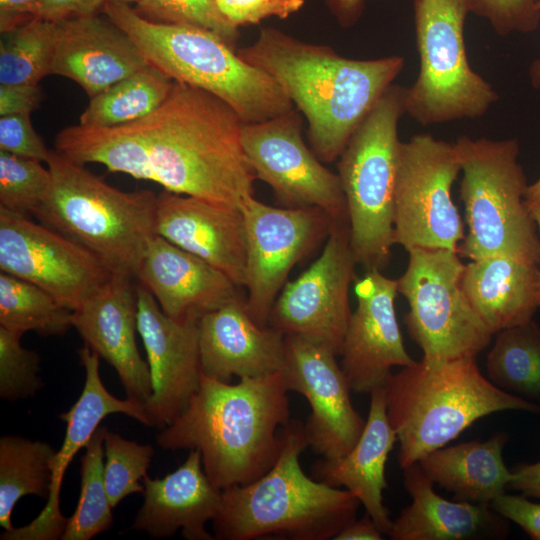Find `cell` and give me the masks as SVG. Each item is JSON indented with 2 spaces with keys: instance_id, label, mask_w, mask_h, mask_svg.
<instances>
[{
  "instance_id": "obj_44",
  "label": "cell",
  "mask_w": 540,
  "mask_h": 540,
  "mask_svg": "<svg viewBox=\"0 0 540 540\" xmlns=\"http://www.w3.org/2000/svg\"><path fill=\"white\" fill-rule=\"evenodd\" d=\"M490 506L508 521L521 527L533 540H540V503L524 495L502 494Z\"/></svg>"
},
{
  "instance_id": "obj_42",
  "label": "cell",
  "mask_w": 540,
  "mask_h": 540,
  "mask_svg": "<svg viewBox=\"0 0 540 540\" xmlns=\"http://www.w3.org/2000/svg\"><path fill=\"white\" fill-rule=\"evenodd\" d=\"M0 150L45 163L52 153L34 130L30 114L0 116Z\"/></svg>"
},
{
  "instance_id": "obj_27",
  "label": "cell",
  "mask_w": 540,
  "mask_h": 540,
  "mask_svg": "<svg viewBox=\"0 0 540 540\" xmlns=\"http://www.w3.org/2000/svg\"><path fill=\"white\" fill-rule=\"evenodd\" d=\"M403 470L404 486L412 502L392 520L388 533L391 539L481 540L508 536V520L490 505L441 497L418 462Z\"/></svg>"
},
{
  "instance_id": "obj_18",
  "label": "cell",
  "mask_w": 540,
  "mask_h": 540,
  "mask_svg": "<svg viewBox=\"0 0 540 540\" xmlns=\"http://www.w3.org/2000/svg\"><path fill=\"white\" fill-rule=\"evenodd\" d=\"M137 305V328L152 385L146 413L149 426L162 429L184 411L199 389V320L167 316L141 284L137 285Z\"/></svg>"
},
{
  "instance_id": "obj_39",
  "label": "cell",
  "mask_w": 540,
  "mask_h": 540,
  "mask_svg": "<svg viewBox=\"0 0 540 540\" xmlns=\"http://www.w3.org/2000/svg\"><path fill=\"white\" fill-rule=\"evenodd\" d=\"M134 9L150 21L211 31L233 49L240 37L239 28L222 14L216 0H138Z\"/></svg>"
},
{
  "instance_id": "obj_35",
  "label": "cell",
  "mask_w": 540,
  "mask_h": 540,
  "mask_svg": "<svg viewBox=\"0 0 540 540\" xmlns=\"http://www.w3.org/2000/svg\"><path fill=\"white\" fill-rule=\"evenodd\" d=\"M55 41V22L43 18L2 32L0 84L38 85L50 75Z\"/></svg>"
},
{
  "instance_id": "obj_34",
  "label": "cell",
  "mask_w": 540,
  "mask_h": 540,
  "mask_svg": "<svg viewBox=\"0 0 540 540\" xmlns=\"http://www.w3.org/2000/svg\"><path fill=\"white\" fill-rule=\"evenodd\" d=\"M73 312L39 286L0 271V326L21 335L62 336L73 327Z\"/></svg>"
},
{
  "instance_id": "obj_12",
  "label": "cell",
  "mask_w": 540,
  "mask_h": 540,
  "mask_svg": "<svg viewBox=\"0 0 540 540\" xmlns=\"http://www.w3.org/2000/svg\"><path fill=\"white\" fill-rule=\"evenodd\" d=\"M460 173L454 143L417 134L401 143L394 198V243L459 253L464 225L452 200Z\"/></svg>"
},
{
  "instance_id": "obj_47",
  "label": "cell",
  "mask_w": 540,
  "mask_h": 540,
  "mask_svg": "<svg viewBox=\"0 0 540 540\" xmlns=\"http://www.w3.org/2000/svg\"><path fill=\"white\" fill-rule=\"evenodd\" d=\"M42 0H0V31L15 29L39 18Z\"/></svg>"
},
{
  "instance_id": "obj_31",
  "label": "cell",
  "mask_w": 540,
  "mask_h": 540,
  "mask_svg": "<svg viewBox=\"0 0 540 540\" xmlns=\"http://www.w3.org/2000/svg\"><path fill=\"white\" fill-rule=\"evenodd\" d=\"M173 84L174 80L148 64L91 97L79 124L105 128L144 118L166 100Z\"/></svg>"
},
{
  "instance_id": "obj_10",
  "label": "cell",
  "mask_w": 540,
  "mask_h": 540,
  "mask_svg": "<svg viewBox=\"0 0 540 540\" xmlns=\"http://www.w3.org/2000/svg\"><path fill=\"white\" fill-rule=\"evenodd\" d=\"M468 0H414L420 67L405 89V112L423 126L483 116L499 99L469 64L464 27Z\"/></svg>"
},
{
  "instance_id": "obj_51",
  "label": "cell",
  "mask_w": 540,
  "mask_h": 540,
  "mask_svg": "<svg viewBox=\"0 0 540 540\" xmlns=\"http://www.w3.org/2000/svg\"><path fill=\"white\" fill-rule=\"evenodd\" d=\"M526 204L540 203V177L533 183L528 184L525 192Z\"/></svg>"
},
{
  "instance_id": "obj_15",
  "label": "cell",
  "mask_w": 540,
  "mask_h": 540,
  "mask_svg": "<svg viewBox=\"0 0 540 540\" xmlns=\"http://www.w3.org/2000/svg\"><path fill=\"white\" fill-rule=\"evenodd\" d=\"M245 222L247 310L268 326L271 309L292 267L327 237L334 221L316 207L278 208L254 195L239 205Z\"/></svg>"
},
{
  "instance_id": "obj_41",
  "label": "cell",
  "mask_w": 540,
  "mask_h": 540,
  "mask_svg": "<svg viewBox=\"0 0 540 540\" xmlns=\"http://www.w3.org/2000/svg\"><path fill=\"white\" fill-rule=\"evenodd\" d=\"M471 13L487 20L501 37L535 31L540 22L538 0H468Z\"/></svg>"
},
{
  "instance_id": "obj_38",
  "label": "cell",
  "mask_w": 540,
  "mask_h": 540,
  "mask_svg": "<svg viewBox=\"0 0 540 540\" xmlns=\"http://www.w3.org/2000/svg\"><path fill=\"white\" fill-rule=\"evenodd\" d=\"M154 448L139 444L107 430L104 439V479L111 506L116 507L132 493H143L140 484L147 475Z\"/></svg>"
},
{
  "instance_id": "obj_50",
  "label": "cell",
  "mask_w": 540,
  "mask_h": 540,
  "mask_svg": "<svg viewBox=\"0 0 540 540\" xmlns=\"http://www.w3.org/2000/svg\"><path fill=\"white\" fill-rule=\"evenodd\" d=\"M382 536L370 515L365 512L360 519L356 518L339 532L334 540H381Z\"/></svg>"
},
{
  "instance_id": "obj_33",
  "label": "cell",
  "mask_w": 540,
  "mask_h": 540,
  "mask_svg": "<svg viewBox=\"0 0 540 540\" xmlns=\"http://www.w3.org/2000/svg\"><path fill=\"white\" fill-rule=\"evenodd\" d=\"M55 454L43 441L12 435L0 438V525L5 531L14 528L11 514L22 497L48 499Z\"/></svg>"
},
{
  "instance_id": "obj_17",
  "label": "cell",
  "mask_w": 540,
  "mask_h": 540,
  "mask_svg": "<svg viewBox=\"0 0 540 540\" xmlns=\"http://www.w3.org/2000/svg\"><path fill=\"white\" fill-rule=\"evenodd\" d=\"M281 371L288 391L303 395L311 407L304 425L308 446L328 460L347 454L366 421L351 402L352 391L336 355L307 339L286 335Z\"/></svg>"
},
{
  "instance_id": "obj_36",
  "label": "cell",
  "mask_w": 540,
  "mask_h": 540,
  "mask_svg": "<svg viewBox=\"0 0 540 540\" xmlns=\"http://www.w3.org/2000/svg\"><path fill=\"white\" fill-rule=\"evenodd\" d=\"M108 428L99 426L81 458V491L77 507L68 518L61 540H89L113 523L104 479V439Z\"/></svg>"
},
{
  "instance_id": "obj_30",
  "label": "cell",
  "mask_w": 540,
  "mask_h": 540,
  "mask_svg": "<svg viewBox=\"0 0 540 540\" xmlns=\"http://www.w3.org/2000/svg\"><path fill=\"white\" fill-rule=\"evenodd\" d=\"M508 441L504 432L485 441L479 439L438 448L419 460L426 476L454 500L490 505L506 493L512 472L504 462Z\"/></svg>"
},
{
  "instance_id": "obj_3",
  "label": "cell",
  "mask_w": 540,
  "mask_h": 540,
  "mask_svg": "<svg viewBox=\"0 0 540 540\" xmlns=\"http://www.w3.org/2000/svg\"><path fill=\"white\" fill-rule=\"evenodd\" d=\"M288 392L282 371L236 384L202 374L198 391L157 434V443L165 450H199L206 476L221 491L248 484L279 457L278 428L291 421Z\"/></svg>"
},
{
  "instance_id": "obj_46",
  "label": "cell",
  "mask_w": 540,
  "mask_h": 540,
  "mask_svg": "<svg viewBox=\"0 0 540 540\" xmlns=\"http://www.w3.org/2000/svg\"><path fill=\"white\" fill-rule=\"evenodd\" d=\"M108 0H42L39 18L57 22L63 19L98 14Z\"/></svg>"
},
{
  "instance_id": "obj_29",
  "label": "cell",
  "mask_w": 540,
  "mask_h": 540,
  "mask_svg": "<svg viewBox=\"0 0 540 540\" xmlns=\"http://www.w3.org/2000/svg\"><path fill=\"white\" fill-rule=\"evenodd\" d=\"M463 288L480 318L497 332L533 319L540 309V267L508 256L465 264Z\"/></svg>"
},
{
  "instance_id": "obj_43",
  "label": "cell",
  "mask_w": 540,
  "mask_h": 540,
  "mask_svg": "<svg viewBox=\"0 0 540 540\" xmlns=\"http://www.w3.org/2000/svg\"><path fill=\"white\" fill-rule=\"evenodd\" d=\"M227 20L236 27L258 24L268 17L286 19L297 13L305 0H216Z\"/></svg>"
},
{
  "instance_id": "obj_20",
  "label": "cell",
  "mask_w": 540,
  "mask_h": 540,
  "mask_svg": "<svg viewBox=\"0 0 540 540\" xmlns=\"http://www.w3.org/2000/svg\"><path fill=\"white\" fill-rule=\"evenodd\" d=\"M85 370L80 397L69 411L59 415L67 423L64 441L52 460L49 497L42 512L28 525L1 534L3 540H55L63 535L68 518L60 510L63 477L75 454L89 442L100 422L109 414L123 413L149 426L145 403L121 400L104 386L99 373V355L86 344L78 351Z\"/></svg>"
},
{
  "instance_id": "obj_5",
  "label": "cell",
  "mask_w": 540,
  "mask_h": 540,
  "mask_svg": "<svg viewBox=\"0 0 540 540\" xmlns=\"http://www.w3.org/2000/svg\"><path fill=\"white\" fill-rule=\"evenodd\" d=\"M384 391L402 468L446 446L490 414L508 410L540 413V405L496 387L483 375L476 357L422 358L392 373Z\"/></svg>"
},
{
  "instance_id": "obj_16",
  "label": "cell",
  "mask_w": 540,
  "mask_h": 540,
  "mask_svg": "<svg viewBox=\"0 0 540 540\" xmlns=\"http://www.w3.org/2000/svg\"><path fill=\"white\" fill-rule=\"evenodd\" d=\"M0 271L77 310L114 274L90 251L27 216L0 208Z\"/></svg>"
},
{
  "instance_id": "obj_37",
  "label": "cell",
  "mask_w": 540,
  "mask_h": 540,
  "mask_svg": "<svg viewBox=\"0 0 540 540\" xmlns=\"http://www.w3.org/2000/svg\"><path fill=\"white\" fill-rule=\"evenodd\" d=\"M51 173L41 161L0 150V208L34 215L47 196Z\"/></svg>"
},
{
  "instance_id": "obj_13",
  "label": "cell",
  "mask_w": 540,
  "mask_h": 540,
  "mask_svg": "<svg viewBox=\"0 0 540 540\" xmlns=\"http://www.w3.org/2000/svg\"><path fill=\"white\" fill-rule=\"evenodd\" d=\"M357 264L348 222H335L320 256L277 297L268 325L341 354L351 310L349 287Z\"/></svg>"
},
{
  "instance_id": "obj_52",
  "label": "cell",
  "mask_w": 540,
  "mask_h": 540,
  "mask_svg": "<svg viewBox=\"0 0 540 540\" xmlns=\"http://www.w3.org/2000/svg\"><path fill=\"white\" fill-rule=\"evenodd\" d=\"M538 8L540 9V0H538ZM528 74L532 87L540 90V58L532 62Z\"/></svg>"
},
{
  "instance_id": "obj_21",
  "label": "cell",
  "mask_w": 540,
  "mask_h": 540,
  "mask_svg": "<svg viewBox=\"0 0 540 540\" xmlns=\"http://www.w3.org/2000/svg\"><path fill=\"white\" fill-rule=\"evenodd\" d=\"M156 231L245 286L247 245L240 207L164 190L157 198Z\"/></svg>"
},
{
  "instance_id": "obj_9",
  "label": "cell",
  "mask_w": 540,
  "mask_h": 540,
  "mask_svg": "<svg viewBox=\"0 0 540 540\" xmlns=\"http://www.w3.org/2000/svg\"><path fill=\"white\" fill-rule=\"evenodd\" d=\"M405 87L392 85L350 137L337 164L357 264L385 268L394 243V198Z\"/></svg>"
},
{
  "instance_id": "obj_28",
  "label": "cell",
  "mask_w": 540,
  "mask_h": 540,
  "mask_svg": "<svg viewBox=\"0 0 540 540\" xmlns=\"http://www.w3.org/2000/svg\"><path fill=\"white\" fill-rule=\"evenodd\" d=\"M370 396L366 424L355 446L338 459L316 461L312 472L316 480L349 490L382 534L388 535L392 520L383 502L385 466L397 437L387 416L384 387Z\"/></svg>"
},
{
  "instance_id": "obj_2",
  "label": "cell",
  "mask_w": 540,
  "mask_h": 540,
  "mask_svg": "<svg viewBox=\"0 0 540 540\" xmlns=\"http://www.w3.org/2000/svg\"><path fill=\"white\" fill-rule=\"evenodd\" d=\"M247 63L281 87L307 121L317 158H338L350 137L404 67V58L352 59L327 45L305 42L262 27L254 42L237 50Z\"/></svg>"
},
{
  "instance_id": "obj_6",
  "label": "cell",
  "mask_w": 540,
  "mask_h": 540,
  "mask_svg": "<svg viewBox=\"0 0 540 540\" xmlns=\"http://www.w3.org/2000/svg\"><path fill=\"white\" fill-rule=\"evenodd\" d=\"M101 12L131 38L149 64L176 82L222 99L244 123L294 108L273 78L244 61L211 31L150 21L123 2L107 1Z\"/></svg>"
},
{
  "instance_id": "obj_53",
  "label": "cell",
  "mask_w": 540,
  "mask_h": 540,
  "mask_svg": "<svg viewBox=\"0 0 540 540\" xmlns=\"http://www.w3.org/2000/svg\"><path fill=\"white\" fill-rule=\"evenodd\" d=\"M528 207H529V210L531 212V215L536 223V226H537V230H538V233H539V238H540V203H535V204H527Z\"/></svg>"
},
{
  "instance_id": "obj_40",
  "label": "cell",
  "mask_w": 540,
  "mask_h": 540,
  "mask_svg": "<svg viewBox=\"0 0 540 540\" xmlns=\"http://www.w3.org/2000/svg\"><path fill=\"white\" fill-rule=\"evenodd\" d=\"M21 337L0 326V396L7 401L29 398L44 386L39 355L24 348Z\"/></svg>"
},
{
  "instance_id": "obj_49",
  "label": "cell",
  "mask_w": 540,
  "mask_h": 540,
  "mask_svg": "<svg viewBox=\"0 0 540 540\" xmlns=\"http://www.w3.org/2000/svg\"><path fill=\"white\" fill-rule=\"evenodd\" d=\"M330 14L343 28L354 26L360 19L365 0H323Z\"/></svg>"
},
{
  "instance_id": "obj_22",
  "label": "cell",
  "mask_w": 540,
  "mask_h": 540,
  "mask_svg": "<svg viewBox=\"0 0 540 540\" xmlns=\"http://www.w3.org/2000/svg\"><path fill=\"white\" fill-rule=\"evenodd\" d=\"M133 280L114 275L73 312V327L116 370L127 398L146 404L152 385L149 365L136 343L138 305Z\"/></svg>"
},
{
  "instance_id": "obj_8",
  "label": "cell",
  "mask_w": 540,
  "mask_h": 540,
  "mask_svg": "<svg viewBox=\"0 0 540 540\" xmlns=\"http://www.w3.org/2000/svg\"><path fill=\"white\" fill-rule=\"evenodd\" d=\"M454 145L467 224L459 253L470 260L501 255L540 265V238L525 202L528 184L517 139L463 135Z\"/></svg>"
},
{
  "instance_id": "obj_45",
  "label": "cell",
  "mask_w": 540,
  "mask_h": 540,
  "mask_svg": "<svg viewBox=\"0 0 540 540\" xmlns=\"http://www.w3.org/2000/svg\"><path fill=\"white\" fill-rule=\"evenodd\" d=\"M43 97L38 85L0 84V116L30 114L39 108Z\"/></svg>"
},
{
  "instance_id": "obj_11",
  "label": "cell",
  "mask_w": 540,
  "mask_h": 540,
  "mask_svg": "<svg viewBox=\"0 0 540 540\" xmlns=\"http://www.w3.org/2000/svg\"><path fill=\"white\" fill-rule=\"evenodd\" d=\"M397 290L408 302L410 338L427 360L477 357L494 335L472 307L463 288L458 252L413 248Z\"/></svg>"
},
{
  "instance_id": "obj_32",
  "label": "cell",
  "mask_w": 540,
  "mask_h": 540,
  "mask_svg": "<svg viewBox=\"0 0 540 540\" xmlns=\"http://www.w3.org/2000/svg\"><path fill=\"white\" fill-rule=\"evenodd\" d=\"M486 377L499 389L540 405V327L531 319L497 332Z\"/></svg>"
},
{
  "instance_id": "obj_48",
  "label": "cell",
  "mask_w": 540,
  "mask_h": 540,
  "mask_svg": "<svg viewBox=\"0 0 540 540\" xmlns=\"http://www.w3.org/2000/svg\"><path fill=\"white\" fill-rule=\"evenodd\" d=\"M508 489L518 491L522 495L540 499V461L516 465Z\"/></svg>"
},
{
  "instance_id": "obj_1",
  "label": "cell",
  "mask_w": 540,
  "mask_h": 540,
  "mask_svg": "<svg viewBox=\"0 0 540 540\" xmlns=\"http://www.w3.org/2000/svg\"><path fill=\"white\" fill-rule=\"evenodd\" d=\"M243 124L222 99L174 81L151 114L114 127H66L55 138V151L169 192L239 207L254 195L257 179L242 145Z\"/></svg>"
},
{
  "instance_id": "obj_19",
  "label": "cell",
  "mask_w": 540,
  "mask_h": 540,
  "mask_svg": "<svg viewBox=\"0 0 540 540\" xmlns=\"http://www.w3.org/2000/svg\"><path fill=\"white\" fill-rule=\"evenodd\" d=\"M357 306L345 333L341 368L352 392L384 387L394 367L411 365L395 313L397 281L368 270L354 279Z\"/></svg>"
},
{
  "instance_id": "obj_26",
  "label": "cell",
  "mask_w": 540,
  "mask_h": 540,
  "mask_svg": "<svg viewBox=\"0 0 540 540\" xmlns=\"http://www.w3.org/2000/svg\"><path fill=\"white\" fill-rule=\"evenodd\" d=\"M144 503L133 530L160 539L173 536L179 529L188 540H214L206 524L216 517L222 491L206 476L201 453L190 450L185 462L163 478L142 479Z\"/></svg>"
},
{
  "instance_id": "obj_23",
  "label": "cell",
  "mask_w": 540,
  "mask_h": 540,
  "mask_svg": "<svg viewBox=\"0 0 540 540\" xmlns=\"http://www.w3.org/2000/svg\"><path fill=\"white\" fill-rule=\"evenodd\" d=\"M198 330L204 376L229 382L233 376L259 377L283 369L285 335L258 325L240 297L204 314Z\"/></svg>"
},
{
  "instance_id": "obj_25",
  "label": "cell",
  "mask_w": 540,
  "mask_h": 540,
  "mask_svg": "<svg viewBox=\"0 0 540 540\" xmlns=\"http://www.w3.org/2000/svg\"><path fill=\"white\" fill-rule=\"evenodd\" d=\"M161 310L175 320L197 319L240 297L224 272L157 235L136 275Z\"/></svg>"
},
{
  "instance_id": "obj_54",
  "label": "cell",
  "mask_w": 540,
  "mask_h": 540,
  "mask_svg": "<svg viewBox=\"0 0 540 540\" xmlns=\"http://www.w3.org/2000/svg\"><path fill=\"white\" fill-rule=\"evenodd\" d=\"M108 1L123 2V3H127L131 5L132 3H136L138 0H108Z\"/></svg>"
},
{
  "instance_id": "obj_4",
  "label": "cell",
  "mask_w": 540,
  "mask_h": 540,
  "mask_svg": "<svg viewBox=\"0 0 540 540\" xmlns=\"http://www.w3.org/2000/svg\"><path fill=\"white\" fill-rule=\"evenodd\" d=\"M282 435L279 457L264 475L222 490L212 521L215 539L328 540L357 518L361 503L349 490L312 479L303 471L299 458L308 447L304 425L291 420Z\"/></svg>"
},
{
  "instance_id": "obj_24",
  "label": "cell",
  "mask_w": 540,
  "mask_h": 540,
  "mask_svg": "<svg viewBox=\"0 0 540 540\" xmlns=\"http://www.w3.org/2000/svg\"><path fill=\"white\" fill-rule=\"evenodd\" d=\"M50 75L76 82L91 98L149 63L131 38L98 14L55 22Z\"/></svg>"
},
{
  "instance_id": "obj_7",
  "label": "cell",
  "mask_w": 540,
  "mask_h": 540,
  "mask_svg": "<svg viewBox=\"0 0 540 540\" xmlns=\"http://www.w3.org/2000/svg\"><path fill=\"white\" fill-rule=\"evenodd\" d=\"M47 166L50 188L34 216L90 251L114 275L136 279L157 236L158 195L114 188L55 150Z\"/></svg>"
},
{
  "instance_id": "obj_14",
  "label": "cell",
  "mask_w": 540,
  "mask_h": 540,
  "mask_svg": "<svg viewBox=\"0 0 540 540\" xmlns=\"http://www.w3.org/2000/svg\"><path fill=\"white\" fill-rule=\"evenodd\" d=\"M302 127V115L294 108L243 124L242 145L256 178L289 207H316L336 222L349 223L339 176L306 145Z\"/></svg>"
}]
</instances>
